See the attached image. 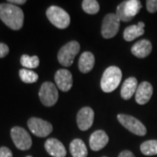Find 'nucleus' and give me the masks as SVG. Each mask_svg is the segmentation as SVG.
Masks as SVG:
<instances>
[{"label": "nucleus", "mask_w": 157, "mask_h": 157, "mask_svg": "<svg viewBox=\"0 0 157 157\" xmlns=\"http://www.w3.org/2000/svg\"><path fill=\"white\" fill-rule=\"evenodd\" d=\"M0 19L9 28L17 31L24 24V12L15 5L0 4Z\"/></svg>", "instance_id": "1"}, {"label": "nucleus", "mask_w": 157, "mask_h": 157, "mask_svg": "<svg viewBox=\"0 0 157 157\" xmlns=\"http://www.w3.org/2000/svg\"><path fill=\"white\" fill-rule=\"evenodd\" d=\"M122 78L121 70L117 67H109L105 70L101 80V87L105 93H111L117 88Z\"/></svg>", "instance_id": "2"}, {"label": "nucleus", "mask_w": 157, "mask_h": 157, "mask_svg": "<svg viewBox=\"0 0 157 157\" xmlns=\"http://www.w3.org/2000/svg\"><path fill=\"white\" fill-rule=\"evenodd\" d=\"M141 9V4L138 0H128L124 1L117 6L116 16L118 18L124 22H128L133 19L135 15Z\"/></svg>", "instance_id": "3"}, {"label": "nucleus", "mask_w": 157, "mask_h": 157, "mask_svg": "<svg viewBox=\"0 0 157 157\" xmlns=\"http://www.w3.org/2000/svg\"><path fill=\"white\" fill-rule=\"evenodd\" d=\"M46 17L54 26L59 29L67 28L70 24L69 14L59 6H50L46 11Z\"/></svg>", "instance_id": "4"}, {"label": "nucleus", "mask_w": 157, "mask_h": 157, "mask_svg": "<svg viewBox=\"0 0 157 157\" xmlns=\"http://www.w3.org/2000/svg\"><path fill=\"white\" fill-rule=\"evenodd\" d=\"M79 44L77 41H70L62 46L58 53L59 62L64 67H70L73 65L75 56L79 52Z\"/></svg>", "instance_id": "5"}, {"label": "nucleus", "mask_w": 157, "mask_h": 157, "mask_svg": "<svg viewBox=\"0 0 157 157\" xmlns=\"http://www.w3.org/2000/svg\"><path fill=\"white\" fill-rule=\"evenodd\" d=\"M39 99L41 103L45 107H52L58 101L59 98V92L57 86L52 82H44L39 93Z\"/></svg>", "instance_id": "6"}, {"label": "nucleus", "mask_w": 157, "mask_h": 157, "mask_svg": "<svg viewBox=\"0 0 157 157\" xmlns=\"http://www.w3.org/2000/svg\"><path fill=\"white\" fill-rule=\"evenodd\" d=\"M117 119L119 122L131 133L139 136H143L147 134L146 127L139 120L128 114H118Z\"/></svg>", "instance_id": "7"}, {"label": "nucleus", "mask_w": 157, "mask_h": 157, "mask_svg": "<svg viewBox=\"0 0 157 157\" xmlns=\"http://www.w3.org/2000/svg\"><path fill=\"white\" fill-rule=\"evenodd\" d=\"M11 137L15 146L20 150H28L32 147L33 140L28 132L20 127H14L11 130Z\"/></svg>", "instance_id": "8"}, {"label": "nucleus", "mask_w": 157, "mask_h": 157, "mask_svg": "<svg viewBox=\"0 0 157 157\" xmlns=\"http://www.w3.org/2000/svg\"><path fill=\"white\" fill-rule=\"evenodd\" d=\"M120 21L115 13H108L105 16L101 26V34L104 39H111L118 33Z\"/></svg>", "instance_id": "9"}, {"label": "nucleus", "mask_w": 157, "mask_h": 157, "mask_svg": "<svg viewBox=\"0 0 157 157\" xmlns=\"http://www.w3.org/2000/svg\"><path fill=\"white\" fill-rule=\"evenodd\" d=\"M27 126L30 131L38 137H45L52 131V124L40 118L33 117L29 119Z\"/></svg>", "instance_id": "10"}, {"label": "nucleus", "mask_w": 157, "mask_h": 157, "mask_svg": "<svg viewBox=\"0 0 157 157\" xmlns=\"http://www.w3.org/2000/svg\"><path fill=\"white\" fill-rule=\"evenodd\" d=\"M94 112L91 107H86L81 108L77 114V124L78 128L82 131L89 129L94 123Z\"/></svg>", "instance_id": "11"}, {"label": "nucleus", "mask_w": 157, "mask_h": 157, "mask_svg": "<svg viewBox=\"0 0 157 157\" xmlns=\"http://www.w3.org/2000/svg\"><path fill=\"white\" fill-rule=\"evenodd\" d=\"M57 86L63 92H67L73 86V76L67 69H59L54 76Z\"/></svg>", "instance_id": "12"}, {"label": "nucleus", "mask_w": 157, "mask_h": 157, "mask_svg": "<svg viewBox=\"0 0 157 157\" xmlns=\"http://www.w3.org/2000/svg\"><path fill=\"white\" fill-rule=\"evenodd\" d=\"M153 94V86L149 82H141L135 92V101L140 105H144L151 99Z\"/></svg>", "instance_id": "13"}, {"label": "nucleus", "mask_w": 157, "mask_h": 157, "mask_svg": "<svg viewBox=\"0 0 157 157\" xmlns=\"http://www.w3.org/2000/svg\"><path fill=\"white\" fill-rule=\"evenodd\" d=\"M108 136L103 130H97L94 132L89 139V146L92 150L99 151L107 146L108 143Z\"/></svg>", "instance_id": "14"}, {"label": "nucleus", "mask_w": 157, "mask_h": 157, "mask_svg": "<svg viewBox=\"0 0 157 157\" xmlns=\"http://www.w3.org/2000/svg\"><path fill=\"white\" fill-rule=\"evenodd\" d=\"M45 148L46 152L53 157H66L67 150L64 145L55 138H50L45 141Z\"/></svg>", "instance_id": "15"}, {"label": "nucleus", "mask_w": 157, "mask_h": 157, "mask_svg": "<svg viewBox=\"0 0 157 157\" xmlns=\"http://www.w3.org/2000/svg\"><path fill=\"white\" fill-rule=\"evenodd\" d=\"M132 53L137 58L143 59L147 57L152 52L151 42L147 39H141L136 42L131 48Z\"/></svg>", "instance_id": "16"}, {"label": "nucleus", "mask_w": 157, "mask_h": 157, "mask_svg": "<svg viewBox=\"0 0 157 157\" xmlns=\"http://www.w3.org/2000/svg\"><path fill=\"white\" fill-rule=\"evenodd\" d=\"M95 59L92 52H83L78 59V69L81 73H87L94 67Z\"/></svg>", "instance_id": "17"}, {"label": "nucleus", "mask_w": 157, "mask_h": 157, "mask_svg": "<svg viewBox=\"0 0 157 157\" xmlns=\"http://www.w3.org/2000/svg\"><path fill=\"white\" fill-rule=\"evenodd\" d=\"M138 87V82L135 77H130L124 81L121 90V95L124 100H129L134 95Z\"/></svg>", "instance_id": "18"}, {"label": "nucleus", "mask_w": 157, "mask_h": 157, "mask_svg": "<svg viewBox=\"0 0 157 157\" xmlns=\"http://www.w3.org/2000/svg\"><path fill=\"white\" fill-rule=\"evenodd\" d=\"M70 152L73 157H86L88 154L86 144L80 139H74L71 142Z\"/></svg>", "instance_id": "19"}, {"label": "nucleus", "mask_w": 157, "mask_h": 157, "mask_svg": "<svg viewBox=\"0 0 157 157\" xmlns=\"http://www.w3.org/2000/svg\"><path fill=\"white\" fill-rule=\"evenodd\" d=\"M144 33H145L144 29L139 27L138 25H133L125 29L123 33L124 39L126 41H133L136 38L143 35Z\"/></svg>", "instance_id": "20"}, {"label": "nucleus", "mask_w": 157, "mask_h": 157, "mask_svg": "<svg viewBox=\"0 0 157 157\" xmlns=\"http://www.w3.org/2000/svg\"><path fill=\"white\" fill-rule=\"evenodd\" d=\"M143 155L151 156L157 155V140H149L144 141L140 147Z\"/></svg>", "instance_id": "21"}, {"label": "nucleus", "mask_w": 157, "mask_h": 157, "mask_svg": "<svg viewBox=\"0 0 157 157\" xmlns=\"http://www.w3.org/2000/svg\"><path fill=\"white\" fill-rule=\"evenodd\" d=\"M20 63L26 69L37 68L39 65V59L38 56H29L27 54H24L20 59Z\"/></svg>", "instance_id": "22"}, {"label": "nucleus", "mask_w": 157, "mask_h": 157, "mask_svg": "<svg viewBox=\"0 0 157 157\" xmlns=\"http://www.w3.org/2000/svg\"><path fill=\"white\" fill-rule=\"evenodd\" d=\"M19 77L23 82L30 84V83L36 82L39 78V75L36 73H34L33 71H31L30 69L23 68L19 71Z\"/></svg>", "instance_id": "23"}, {"label": "nucleus", "mask_w": 157, "mask_h": 157, "mask_svg": "<svg viewBox=\"0 0 157 157\" xmlns=\"http://www.w3.org/2000/svg\"><path fill=\"white\" fill-rule=\"evenodd\" d=\"M82 8L88 14H96L100 11V5L96 0H84L82 2Z\"/></svg>", "instance_id": "24"}, {"label": "nucleus", "mask_w": 157, "mask_h": 157, "mask_svg": "<svg viewBox=\"0 0 157 157\" xmlns=\"http://www.w3.org/2000/svg\"><path fill=\"white\" fill-rule=\"evenodd\" d=\"M146 6L148 12L155 13L157 11V0H147Z\"/></svg>", "instance_id": "25"}, {"label": "nucleus", "mask_w": 157, "mask_h": 157, "mask_svg": "<svg viewBox=\"0 0 157 157\" xmlns=\"http://www.w3.org/2000/svg\"><path fill=\"white\" fill-rule=\"evenodd\" d=\"M0 157H12V153L6 147H0Z\"/></svg>", "instance_id": "26"}, {"label": "nucleus", "mask_w": 157, "mask_h": 157, "mask_svg": "<svg viewBox=\"0 0 157 157\" xmlns=\"http://www.w3.org/2000/svg\"><path fill=\"white\" fill-rule=\"evenodd\" d=\"M9 53V47L8 45L4 44V43H0V58H4Z\"/></svg>", "instance_id": "27"}, {"label": "nucleus", "mask_w": 157, "mask_h": 157, "mask_svg": "<svg viewBox=\"0 0 157 157\" xmlns=\"http://www.w3.org/2000/svg\"><path fill=\"white\" fill-rule=\"evenodd\" d=\"M118 157H135V155L132 152L129 151V150H124V151L120 153Z\"/></svg>", "instance_id": "28"}, {"label": "nucleus", "mask_w": 157, "mask_h": 157, "mask_svg": "<svg viewBox=\"0 0 157 157\" xmlns=\"http://www.w3.org/2000/svg\"><path fill=\"white\" fill-rule=\"evenodd\" d=\"M8 3L9 4H17V5H24V4H25L26 3V1L25 0H9L8 1Z\"/></svg>", "instance_id": "29"}, {"label": "nucleus", "mask_w": 157, "mask_h": 157, "mask_svg": "<svg viewBox=\"0 0 157 157\" xmlns=\"http://www.w3.org/2000/svg\"><path fill=\"white\" fill-rule=\"evenodd\" d=\"M137 25H138V26H139V27L144 29V26H145V25H144V23H143V22H139L138 24H137Z\"/></svg>", "instance_id": "30"}, {"label": "nucleus", "mask_w": 157, "mask_h": 157, "mask_svg": "<svg viewBox=\"0 0 157 157\" xmlns=\"http://www.w3.org/2000/svg\"><path fill=\"white\" fill-rule=\"evenodd\" d=\"M26 157H33V156H30V155H29V156H26Z\"/></svg>", "instance_id": "31"}, {"label": "nucleus", "mask_w": 157, "mask_h": 157, "mask_svg": "<svg viewBox=\"0 0 157 157\" xmlns=\"http://www.w3.org/2000/svg\"><path fill=\"white\" fill-rule=\"evenodd\" d=\"M104 157H106V156H104Z\"/></svg>", "instance_id": "32"}]
</instances>
